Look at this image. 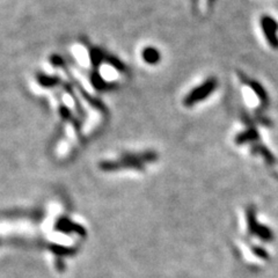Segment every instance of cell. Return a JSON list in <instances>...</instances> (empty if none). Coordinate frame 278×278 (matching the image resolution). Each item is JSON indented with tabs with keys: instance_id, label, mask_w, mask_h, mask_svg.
Returning <instances> with one entry per match:
<instances>
[{
	"instance_id": "2",
	"label": "cell",
	"mask_w": 278,
	"mask_h": 278,
	"mask_svg": "<svg viewBox=\"0 0 278 278\" xmlns=\"http://www.w3.org/2000/svg\"><path fill=\"white\" fill-rule=\"evenodd\" d=\"M261 25L265 37H267L268 42L270 43V45H271L273 49H278V36H277L278 23L273 20L271 17L265 15V17L262 18Z\"/></svg>"
},
{
	"instance_id": "4",
	"label": "cell",
	"mask_w": 278,
	"mask_h": 278,
	"mask_svg": "<svg viewBox=\"0 0 278 278\" xmlns=\"http://www.w3.org/2000/svg\"><path fill=\"white\" fill-rule=\"evenodd\" d=\"M143 58L144 61L148 63V64H156L160 61V52L155 48L148 46L143 51Z\"/></svg>"
},
{
	"instance_id": "5",
	"label": "cell",
	"mask_w": 278,
	"mask_h": 278,
	"mask_svg": "<svg viewBox=\"0 0 278 278\" xmlns=\"http://www.w3.org/2000/svg\"><path fill=\"white\" fill-rule=\"evenodd\" d=\"M37 80H38V83H40V85L44 86V87H53V86H56V85H58V83H60V78L51 77V76H44V74L38 76Z\"/></svg>"
},
{
	"instance_id": "7",
	"label": "cell",
	"mask_w": 278,
	"mask_h": 278,
	"mask_svg": "<svg viewBox=\"0 0 278 278\" xmlns=\"http://www.w3.org/2000/svg\"><path fill=\"white\" fill-rule=\"evenodd\" d=\"M56 267L58 268V270H60V271H63V270L65 269V263L62 260H57Z\"/></svg>"
},
{
	"instance_id": "3",
	"label": "cell",
	"mask_w": 278,
	"mask_h": 278,
	"mask_svg": "<svg viewBox=\"0 0 278 278\" xmlns=\"http://www.w3.org/2000/svg\"><path fill=\"white\" fill-rule=\"evenodd\" d=\"M54 229L62 233H77L83 237L86 236V230L83 226L76 224V223H73L68 218L58 219L56 225H54Z\"/></svg>"
},
{
	"instance_id": "1",
	"label": "cell",
	"mask_w": 278,
	"mask_h": 278,
	"mask_svg": "<svg viewBox=\"0 0 278 278\" xmlns=\"http://www.w3.org/2000/svg\"><path fill=\"white\" fill-rule=\"evenodd\" d=\"M217 86L218 81L216 78H210V79H207L205 83H203L201 86L194 88L193 91L188 94L185 99V105H187V107H191V105L198 103L199 101L206 99V97L217 88Z\"/></svg>"
},
{
	"instance_id": "6",
	"label": "cell",
	"mask_w": 278,
	"mask_h": 278,
	"mask_svg": "<svg viewBox=\"0 0 278 278\" xmlns=\"http://www.w3.org/2000/svg\"><path fill=\"white\" fill-rule=\"evenodd\" d=\"M49 249L51 250V252L53 254H56L57 256H69V255H72V254L74 253V250L71 249V248H66V247H63V246H60V245H50L49 246Z\"/></svg>"
}]
</instances>
